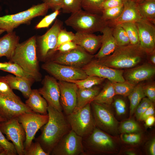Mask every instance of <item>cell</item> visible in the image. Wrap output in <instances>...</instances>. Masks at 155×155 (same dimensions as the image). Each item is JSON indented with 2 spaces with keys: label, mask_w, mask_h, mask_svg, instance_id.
Returning <instances> with one entry per match:
<instances>
[{
  "label": "cell",
  "mask_w": 155,
  "mask_h": 155,
  "mask_svg": "<svg viewBox=\"0 0 155 155\" xmlns=\"http://www.w3.org/2000/svg\"><path fill=\"white\" fill-rule=\"evenodd\" d=\"M47 112L48 121L42 127L41 134L35 141L38 142L43 150L49 155L60 140L71 129L62 111L48 105Z\"/></svg>",
  "instance_id": "cell-1"
},
{
  "label": "cell",
  "mask_w": 155,
  "mask_h": 155,
  "mask_svg": "<svg viewBox=\"0 0 155 155\" xmlns=\"http://www.w3.org/2000/svg\"><path fill=\"white\" fill-rule=\"evenodd\" d=\"M140 43L117 46L109 56L95 61L102 65L113 68L121 69L135 67L147 56Z\"/></svg>",
  "instance_id": "cell-2"
},
{
  "label": "cell",
  "mask_w": 155,
  "mask_h": 155,
  "mask_svg": "<svg viewBox=\"0 0 155 155\" xmlns=\"http://www.w3.org/2000/svg\"><path fill=\"white\" fill-rule=\"evenodd\" d=\"M9 62L16 63L32 76L35 81L41 80L36 50V36L19 43Z\"/></svg>",
  "instance_id": "cell-3"
},
{
  "label": "cell",
  "mask_w": 155,
  "mask_h": 155,
  "mask_svg": "<svg viewBox=\"0 0 155 155\" xmlns=\"http://www.w3.org/2000/svg\"><path fill=\"white\" fill-rule=\"evenodd\" d=\"M65 23L76 32L90 33L101 32L108 26L107 21L102 18L101 15L91 13L82 9L72 13Z\"/></svg>",
  "instance_id": "cell-4"
},
{
  "label": "cell",
  "mask_w": 155,
  "mask_h": 155,
  "mask_svg": "<svg viewBox=\"0 0 155 155\" xmlns=\"http://www.w3.org/2000/svg\"><path fill=\"white\" fill-rule=\"evenodd\" d=\"M49 9L47 5L42 3L15 14L0 16V29L9 33L21 25H29L34 18L46 15Z\"/></svg>",
  "instance_id": "cell-5"
},
{
  "label": "cell",
  "mask_w": 155,
  "mask_h": 155,
  "mask_svg": "<svg viewBox=\"0 0 155 155\" xmlns=\"http://www.w3.org/2000/svg\"><path fill=\"white\" fill-rule=\"evenodd\" d=\"M82 144L83 155L108 153L115 148V142L110 135L96 127L82 137Z\"/></svg>",
  "instance_id": "cell-6"
},
{
  "label": "cell",
  "mask_w": 155,
  "mask_h": 155,
  "mask_svg": "<svg viewBox=\"0 0 155 155\" xmlns=\"http://www.w3.org/2000/svg\"><path fill=\"white\" fill-rule=\"evenodd\" d=\"M66 117L71 129L82 137L90 134L96 127L90 103Z\"/></svg>",
  "instance_id": "cell-7"
},
{
  "label": "cell",
  "mask_w": 155,
  "mask_h": 155,
  "mask_svg": "<svg viewBox=\"0 0 155 155\" xmlns=\"http://www.w3.org/2000/svg\"><path fill=\"white\" fill-rule=\"evenodd\" d=\"M90 104L96 127L107 133H116L118 122L109 106L93 101L91 102Z\"/></svg>",
  "instance_id": "cell-8"
},
{
  "label": "cell",
  "mask_w": 155,
  "mask_h": 155,
  "mask_svg": "<svg viewBox=\"0 0 155 155\" xmlns=\"http://www.w3.org/2000/svg\"><path fill=\"white\" fill-rule=\"evenodd\" d=\"M18 118L25 133V151L30 147L37 131L47 122L49 116L48 114L24 113L19 116Z\"/></svg>",
  "instance_id": "cell-9"
},
{
  "label": "cell",
  "mask_w": 155,
  "mask_h": 155,
  "mask_svg": "<svg viewBox=\"0 0 155 155\" xmlns=\"http://www.w3.org/2000/svg\"><path fill=\"white\" fill-rule=\"evenodd\" d=\"M0 129L2 133L6 135L7 139L12 141L15 146L17 154L24 155V142L26 140V134L18 117L0 123Z\"/></svg>",
  "instance_id": "cell-10"
},
{
  "label": "cell",
  "mask_w": 155,
  "mask_h": 155,
  "mask_svg": "<svg viewBox=\"0 0 155 155\" xmlns=\"http://www.w3.org/2000/svg\"><path fill=\"white\" fill-rule=\"evenodd\" d=\"M42 67L59 81L82 80L88 76L82 68L62 65L53 61L44 64Z\"/></svg>",
  "instance_id": "cell-11"
},
{
  "label": "cell",
  "mask_w": 155,
  "mask_h": 155,
  "mask_svg": "<svg viewBox=\"0 0 155 155\" xmlns=\"http://www.w3.org/2000/svg\"><path fill=\"white\" fill-rule=\"evenodd\" d=\"M82 137L71 129L53 149L51 155H83Z\"/></svg>",
  "instance_id": "cell-12"
},
{
  "label": "cell",
  "mask_w": 155,
  "mask_h": 155,
  "mask_svg": "<svg viewBox=\"0 0 155 155\" xmlns=\"http://www.w3.org/2000/svg\"><path fill=\"white\" fill-rule=\"evenodd\" d=\"M62 25V22L57 19L44 34L36 36L37 52H38L42 57L45 58L54 52L58 34Z\"/></svg>",
  "instance_id": "cell-13"
},
{
  "label": "cell",
  "mask_w": 155,
  "mask_h": 155,
  "mask_svg": "<svg viewBox=\"0 0 155 155\" xmlns=\"http://www.w3.org/2000/svg\"><path fill=\"white\" fill-rule=\"evenodd\" d=\"M94 55L78 46L69 51L60 53L53 57L52 61L62 65L80 68L92 61Z\"/></svg>",
  "instance_id": "cell-14"
},
{
  "label": "cell",
  "mask_w": 155,
  "mask_h": 155,
  "mask_svg": "<svg viewBox=\"0 0 155 155\" xmlns=\"http://www.w3.org/2000/svg\"><path fill=\"white\" fill-rule=\"evenodd\" d=\"M24 113H35L21 99H16L0 93V115L6 120L18 117Z\"/></svg>",
  "instance_id": "cell-15"
},
{
  "label": "cell",
  "mask_w": 155,
  "mask_h": 155,
  "mask_svg": "<svg viewBox=\"0 0 155 155\" xmlns=\"http://www.w3.org/2000/svg\"><path fill=\"white\" fill-rule=\"evenodd\" d=\"M88 75H92L107 79L112 82L125 81L124 71L101 65L95 60L91 61L82 68Z\"/></svg>",
  "instance_id": "cell-16"
},
{
  "label": "cell",
  "mask_w": 155,
  "mask_h": 155,
  "mask_svg": "<svg viewBox=\"0 0 155 155\" xmlns=\"http://www.w3.org/2000/svg\"><path fill=\"white\" fill-rule=\"evenodd\" d=\"M42 82V86L38 90L40 94L46 100L48 105L59 111H62L60 101V90L56 79L53 77L46 75Z\"/></svg>",
  "instance_id": "cell-17"
},
{
  "label": "cell",
  "mask_w": 155,
  "mask_h": 155,
  "mask_svg": "<svg viewBox=\"0 0 155 155\" xmlns=\"http://www.w3.org/2000/svg\"><path fill=\"white\" fill-rule=\"evenodd\" d=\"M58 82L63 111L65 115H68L73 112L76 107L78 88L73 83L62 81Z\"/></svg>",
  "instance_id": "cell-18"
},
{
  "label": "cell",
  "mask_w": 155,
  "mask_h": 155,
  "mask_svg": "<svg viewBox=\"0 0 155 155\" xmlns=\"http://www.w3.org/2000/svg\"><path fill=\"white\" fill-rule=\"evenodd\" d=\"M138 32L140 44L147 54L155 51V24L142 20L135 22Z\"/></svg>",
  "instance_id": "cell-19"
},
{
  "label": "cell",
  "mask_w": 155,
  "mask_h": 155,
  "mask_svg": "<svg viewBox=\"0 0 155 155\" xmlns=\"http://www.w3.org/2000/svg\"><path fill=\"white\" fill-rule=\"evenodd\" d=\"M155 73V67L146 63L129 68L124 71L123 76L125 81L136 85L140 82L151 78Z\"/></svg>",
  "instance_id": "cell-20"
},
{
  "label": "cell",
  "mask_w": 155,
  "mask_h": 155,
  "mask_svg": "<svg viewBox=\"0 0 155 155\" xmlns=\"http://www.w3.org/2000/svg\"><path fill=\"white\" fill-rule=\"evenodd\" d=\"M123 4V9L120 15L115 20L107 21L108 26L113 27L122 23L136 22L144 20L139 12L136 2L133 0L124 2Z\"/></svg>",
  "instance_id": "cell-21"
},
{
  "label": "cell",
  "mask_w": 155,
  "mask_h": 155,
  "mask_svg": "<svg viewBox=\"0 0 155 155\" xmlns=\"http://www.w3.org/2000/svg\"><path fill=\"white\" fill-rule=\"evenodd\" d=\"M102 35H96L93 33L76 32L73 41L86 51L93 54L100 47Z\"/></svg>",
  "instance_id": "cell-22"
},
{
  "label": "cell",
  "mask_w": 155,
  "mask_h": 155,
  "mask_svg": "<svg viewBox=\"0 0 155 155\" xmlns=\"http://www.w3.org/2000/svg\"><path fill=\"white\" fill-rule=\"evenodd\" d=\"M102 33L101 44L98 52L94 57L99 59L112 54L118 46L112 34V28L108 25L101 31Z\"/></svg>",
  "instance_id": "cell-23"
},
{
  "label": "cell",
  "mask_w": 155,
  "mask_h": 155,
  "mask_svg": "<svg viewBox=\"0 0 155 155\" xmlns=\"http://www.w3.org/2000/svg\"><path fill=\"white\" fill-rule=\"evenodd\" d=\"M20 38L15 32L7 33L0 38V57H5L10 59L20 43Z\"/></svg>",
  "instance_id": "cell-24"
},
{
  "label": "cell",
  "mask_w": 155,
  "mask_h": 155,
  "mask_svg": "<svg viewBox=\"0 0 155 155\" xmlns=\"http://www.w3.org/2000/svg\"><path fill=\"white\" fill-rule=\"evenodd\" d=\"M25 104L35 113L43 115L48 114V103L45 99L41 96L38 90H32Z\"/></svg>",
  "instance_id": "cell-25"
},
{
  "label": "cell",
  "mask_w": 155,
  "mask_h": 155,
  "mask_svg": "<svg viewBox=\"0 0 155 155\" xmlns=\"http://www.w3.org/2000/svg\"><path fill=\"white\" fill-rule=\"evenodd\" d=\"M3 77L12 90H19L25 98H28L32 90V82L25 79L10 74Z\"/></svg>",
  "instance_id": "cell-26"
},
{
  "label": "cell",
  "mask_w": 155,
  "mask_h": 155,
  "mask_svg": "<svg viewBox=\"0 0 155 155\" xmlns=\"http://www.w3.org/2000/svg\"><path fill=\"white\" fill-rule=\"evenodd\" d=\"M99 92V89L96 87L89 88H78L76 105L73 112L81 109L87 104L90 103Z\"/></svg>",
  "instance_id": "cell-27"
},
{
  "label": "cell",
  "mask_w": 155,
  "mask_h": 155,
  "mask_svg": "<svg viewBox=\"0 0 155 155\" xmlns=\"http://www.w3.org/2000/svg\"><path fill=\"white\" fill-rule=\"evenodd\" d=\"M143 19L155 24V0H141L136 2Z\"/></svg>",
  "instance_id": "cell-28"
},
{
  "label": "cell",
  "mask_w": 155,
  "mask_h": 155,
  "mask_svg": "<svg viewBox=\"0 0 155 155\" xmlns=\"http://www.w3.org/2000/svg\"><path fill=\"white\" fill-rule=\"evenodd\" d=\"M115 95V94L113 82L110 81L104 85L92 101L109 106L112 103Z\"/></svg>",
  "instance_id": "cell-29"
},
{
  "label": "cell",
  "mask_w": 155,
  "mask_h": 155,
  "mask_svg": "<svg viewBox=\"0 0 155 155\" xmlns=\"http://www.w3.org/2000/svg\"><path fill=\"white\" fill-rule=\"evenodd\" d=\"M130 102V115H132L135 112L137 106L145 96L143 86L141 84L136 85L132 92L128 96Z\"/></svg>",
  "instance_id": "cell-30"
},
{
  "label": "cell",
  "mask_w": 155,
  "mask_h": 155,
  "mask_svg": "<svg viewBox=\"0 0 155 155\" xmlns=\"http://www.w3.org/2000/svg\"><path fill=\"white\" fill-rule=\"evenodd\" d=\"M9 62L8 65L1 68L0 70L12 73L16 76L25 79L32 83L35 81L32 76L24 71L19 65L15 63Z\"/></svg>",
  "instance_id": "cell-31"
},
{
  "label": "cell",
  "mask_w": 155,
  "mask_h": 155,
  "mask_svg": "<svg viewBox=\"0 0 155 155\" xmlns=\"http://www.w3.org/2000/svg\"><path fill=\"white\" fill-rule=\"evenodd\" d=\"M105 79L97 76L88 75L85 79L78 80H69L68 82L75 84L78 88H89L101 84Z\"/></svg>",
  "instance_id": "cell-32"
},
{
  "label": "cell",
  "mask_w": 155,
  "mask_h": 155,
  "mask_svg": "<svg viewBox=\"0 0 155 155\" xmlns=\"http://www.w3.org/2000/svg\"><path fill=\"white\" fill-rule=\"evenodd\" d=\"M106 0H82L81 6L84 10L89 13L101 15L102 5Z\"/></svg>",
  "instance_id": "cell-33"
},
{
  "label": "cell",
  "mask_w": 155,
  "mask_h": 155,
  "mask_svg": "<svg viewBox=\"0 0 155 155\" xmlns=\"http://www.w3.org/2000/svg\"><path fill=\"white\" fill-rule=\"evenodd\" d=\"M112 28V34L118 46L126 45L130 44L127 35L124 28L120 25Z\"/></svg>",
  "instance_id": "cell-34"
},
{
  "label": "cell",
  "mask_w": 155,
  "mask_h": 155,
  "mask_svg": "<svg viewBox=\"0 0 155 155\" xmlns=\"http://www.w3.org/2000/svg\"><path fill=\"white\" fill-rule=\"evenodd\" d=\"M125 31L129 40L130 44H139L138 30L135 22H129L120 25Z\"/></svg>",
  "instance_id": "cell-35"
},
{
  "label": "cell",
  "mask_w": 155,
  "mask_h": 155,
  "mask_svg": "<svg viewBox=\"0 0 155 155\" xmlns=\"http://www.w3.org/2000/svg\"><path fill=\"white\" fill-rule=\"evenodd\" d=\"M115 94L125 96H128L132 92L136 85L126 81L122 82H113Z\"/></svg>",
  "instance_id": "cell-36"
},
{
  "label": "cell",
  "mask_w": 155,
  "mask_h": 155,
  "mask_svg": "<svg viewBox=\"0 0 155 155\" xmlns=\"http://www.w3.org/2000/svg\"><path fill=\"white\" fill-rule=\"evenodd\" d=\"M82 0H63L61 9L63 13H73L82 9Z\"/></svg>",
  "instance_id": "cell-37"
},
{
  "label": "cell",
  "mask_w": 155,
  "mask_h": 155,
  "mask_svg": "<svg viewBox=\"0 0 155 155\" xmlns=\"http://www.w3.org/2000/svg\"><path fill=\"white\" fill-rule=\"evenodd\" d=\"M0 146L3 149V151L0 153V155H16L17 154L13 144L9 142L6 138L0 129Z\"/></svg>",
  "instance_id": "cell-38"
},
{
  "label": "cell",
  "mask_w": 155,
  "mask_h": 155,
  "mask_svg": "<svg viewBox=\"0 0 155 155\" xmlns=\"http://www.w3.org/2000/svg\"><path fill=\"white\" fill-rule=\"evenodd\" d=\"M123 8V4L119 6L103 10L101 14L102 18L106 21L115 20L120 15Z\"/></svg>",
  "instance_id": "cell-39"
},
{
  "label": "cell",
  "mask_w": 155,
  "mask_h": 155,
  "mask_svg": "<svg viewBox=\"0 0 155 155\" xmlns=\"http://www.w3.org/2000/svg\"><path fill=\"white\" fill-rule=\"evenodd\" d=\"M60 13V10L54 11L51 13L45 16L35 26L36 29L48 28L56 19Z\"/></svg>",
  "instance_id": "cell-40"
},
{
  "label": "cell",
  "mask_w": 155,
  "mask_h": 155,
  "mask_svg": "<svg viewBox=\"0 0 155 155\" xmlns=\"http://www.w3.org/2000/svg\"><path fill=\"white\" fill-rule=\"evenodd\" d=\"M140 128L138 124L133 120H128L123 122L119 128L120 132L123 133H132L139 130Z\"/></svg>",
  "instance_id": "cell-41"
},
{
  "label": "cell",
  "mask_w": 155,
  "mask_h": 155,
  "mask_svg": "<svg viewBox=\"0 0 155 155\" xmlns=\"http://www.w3.org/2000/svg\"><path fill=\"white\" fill-rule=\"evenodd\" d=\"M75 36V34L72 32L68 31L65 29H61L58 34L57 44L54 52L56 48L61 44L69 41H73Z\"/></svg>",
  "instance_id": "cell-42"
},
{
  "label": "cell",
  "mask_w": 155,
  "mask_h": 155,
  "mask_svg": "<svg viewBox=\"0 0 155 155\" xmlns=\"http://www.w3.org/2000/svg\"><path fill=\"white\" fill-rule=\"evenodd\" d=\"M0 93L9 97L16 99H20L19 97L13 92L12 89L4 78L3 76L0 77Z\"/></svg>",
  "instance_id": "cell-43"
},
{
  "label": "cell",
  "mask_w": 155,
  "mask_h": 155,
  "mask_svg": "<svg viewBox=\"0 0 155 155\" xmlns=\"http://www.w3.org/2000/svg\"><path fill=\"white\" fill-rule=\"evenodd\" d=\"M24 155H49L43 149L39 142H32L29 148L25 151Z\"/></svg>",
  "instance_id": "cell-44"
},
{
  "label": "cell",
  "mask_w": 155,
  "mask_h": 155,
  "mask_svg": "<svg viewBox=\"0 0 155 155\" xmlns=\"http://www.w3.org/2000/svg\"><path fill=\"white\" fill-rule=\"evenodd\" d=\"M144 94L152 102L155 101V85L154 83L150 84L143 86Z\"/></svg>",
  "instance_id": "cell-45"
},
{
  "label": "cell",
  "mask_w": 155,
  "mask_h": 155,
  "mask_svg": "<svg viewBox=\"0 0 155 155\" xmlns=\"http://www.w3.org/2000/svg\"><path fill=\"white\" fill-rule=\"evenodd\" d=\"M114 106L117 114L119 115L124 114L126 111V104L125 102L120 98L116 99L114 102Z\"/></svg>",
  "instance_id": "cell-46"
},
{
  "label": "cell",
  "mask_w": 155,
  "mask_h": 155,
  "mask_svg": "<svg viewBox=\"0 0 155 155\" xmlns=\"http://www.w3.org/2000/svg\"><path fill=\"white\" fill-rule=\"evenodd\" d=\"M122 139L124 142L128 143L136 144L140 141L141 136L138 134L125 133L122 136Z\"/></svg>",
  "instance_id": "cell-47"
},
{
  "label": "cell",
  "mask_w": 155,
  "mask_h": 155,
  "mask_svg": "<svg viewBox=\"0 0 155 155\" xmlns=\"http://www.w3.org/2000/svg\"><path fill=\"white\" fill-rule=\"evenodd\" d=\"M78 46L73 41H69L60 45L56 48L55 51H58L60 53L66 52L77 48Z\"/></svg>",
  "instance_id": "cell-48"
},
{
  "label": "cell",
  "mask_w": 155,
  "mask_h": 155,
  "mask_svg": "<svg viewBox=\"0 0 155 155\" xmlns=\"http://www.w3.org/2000/svg\"><path fill=\"white\" fill-rule=\"evenodd\" d=\"M43 3L46 4L49 9L53 11L60 10L61 9L63 0H42Z\"/></svg>",
  "instance_id": "cell-49"
},
{
  "label": "cell",
  "mask_w": 155,
  "mask_h": 155,
  "mask_svg": "<svg viewBox=\"0 0 155 155\" xmlns=\"http://www.w3.org/2000/svg\"><path fill=\"white\" fill-rule=\"evenodd\" d=\"M123 4V0H106L102 5V10L119 6Z\"/></svg>",
  "instance_id": "cell-50"
},
{
  "label": "cell",
  "mask_w": 155,
  "mask_h": 155,
  "mask_svg": "<svg viewBox=\"0 0 155 155\" xmlns=\"http://www.w3.org/2000/svg\"><path fill=\"white\" fill-rule=\"evenodd\" d=\"M154 113V108L152 103L147 109L141 115L139 120L141 121H145L149 117L153 115Z\"/></svg>",
  "instance_id": "cell-51"
},
{
  "label": "cell",
  "mask_w": 155,
  "mask_h": 155,
  "mask_svg": "<svg viewBox=\"0 0 155 155\" xmlns=\"http://www.w3.org/2000/svg\"><path fill=\"white\" fill-rule=\"evenodd\" d=\"M152 102L148 98H143L139 104L142 108H148Z\"/></svg>",
  "instance_id": "cell-52"
},
{
  "label": "cell",
  "mask_w": 155,
  "mask_h": 155,
  "mask_svg": "<svg viewBox=\"0 0 155 155\" xmlns=\"http://www.w3.org/2000/svg\"><path fill=\"white\" fill-rule=\"evenodd\" d=\"M145 121L146 126H150L154 124L155 121V118L154 116L152 115L147 118Z\"/></svg>",
  "instance_id": "cell-53"
},
{
  "label": "cell",
  "mask_w": 155,
  "mask_h": 155,
  "mask_svg": "<svg viewBox=\"0 0 155 155\" xmlns=\"http://www.w3.org/2000/svg\"><path fill=\"white\" fill-rule=\"evenodd\" d=\"M149 151L151 155H155V140L154 138L152 140L150 144Z\"/></svg>",
  "instance_id": "cell-54"
},
{
  "label": "cell",
  "mask_w": 155,
  "mask_h": 155,
  "mask_svg": "<svg viewBox=\"0 0 155 155\" xmlns=\"http://www.w3.org/2000/svg\"><path fill=\"white\" fill-rule=\"evenodd\" d=\"M142 108L139 104L136 107L135 112V116L136 118L139 120L142 114Z\"/></svg>",
  "instance_id": "cell-55"
},
{
  "label": "cell",
  "mask_w": 155,
  "mask_h": 155,
  "mask_svg": "<svg viewBox=\"0 0 155 155\" xmlns=\"http://www.w3.org/2000/svg\"><path fill=\"white\" fill-rule=\"evenodd\" d=\"M147 55H150V60L151 62L154 64H155V51L152 53Z\"/></svg>",
  "instance_id": "cell-56"
},
{
  "label": "cell",
  "mask_w": 155,
  "mask_h": 155,
  "mask_svg": "<svg viewBox=\"0 0 155 155\" xmlns=\"http://www.w3.org/2000/svg\"><path fill=\"white\" fill-rule=\"evenodd\" d=\"M9 62L0 63V69L2 68L5 67L8 65Z\"/></svg>",
  "instance_id": "cell-57"
},
{
  "label": "cell",
  "mask_w": 155,
  "mask_h": 155,
  "mask_svg": "<svg viewBox=\"0 0 155 155\" xmlns=\"http://www.w3.org/2000/svg\"><path fill=\"white\" fill-rule=\"evenodd\" d=\"M126 154L129 155H135V153L134 152L131 151H129L126 152Z\"/></svg>",
  "instance_id": "cell-58"
},
{
  "label": "cell",
  "mask_w": 155,
  "mask_h": 155,
  "mask_svg": "<svg viewBox=\"0 0 155 155\" xmlns=\"http://www.w3.org/2000/svg\"><path fill=\"white\" fill-rule=\"evenodd\" d=\"M6 120L0 115V123L5 121Z\"/></svg>",
  "instance_id": "cell-59"
},
{
  "label": "cell",
  "mask_w": 155,
  "mask_h": 155,
  "mask_svg": "<svg viewBox=\"0 0 155 155\" xmlns=\"http://www.w3.org/2000/svg\"><path fill=\"white\" fill-rule=\"evenodd\" d=\"M4 32H5V31L4 30L0 29V35L3 34Z\"/></svg>",
  "instance_id": "cell-60"
},
{
  "label": "cell",
  "mask_w": 155,
  "mask_h": 155,
  "mask_svg": "<svg viewBox=\"0 0 155 155\" xmlns=\"http://www.w3.org/2000/svg\"><path fill=\"white\" fill-rule=\"evenodd\" d=\"M3 151V148L0 146V153L2 152Z\"/></svg>",
  "instance_id": "cell-61"
},
{
  "label": "cell",
  "mask_w": 155,
  "mask_h": 155,
  "mask_svg": "<svg viewBox=\"0 0 155 155\" xmlns=\"http://www.w3.org/2000/svg\"><path fill=\"white\" fill-rule=\"evenodd\" d=\"M135 2H138L140 1L141 0H133Z\"/></svg>",
  "instance_id": "cell-62"
},
{
  "label": "cell",
  "mask_w": 155,
  "mask_h": 155,
  "mask_svg": "<svg viewBox=\"0 0 155 155\" xmlns=\"http://www.w3.org/2000/svg\"><path fill=\"white\" fill-rule=\"evenodd\" d=\"M129 0H123V2H125V1H129Z\"/></svg>",
  "instance_id": "cell-63"
},
{
  "label": "cell",
  "mask_w": 155,
  "mask_h": 155,
  "mask_svg": "<svg viewBox=\"0 0 155 155\" xmlns=\"http://www.w3.org/2000/svg\"></svg>",
  "instance_id": "cell-64"
}]
</instances>
